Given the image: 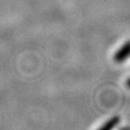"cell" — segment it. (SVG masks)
<instances>
[{
    "mask_svg": "<svg viewBox=\"0 0 130 130\" xmlns=\"http://www.w3.org/2000/svg\"><path fill=\"white\" fill-rule=\"evenodd\" d=\"M120 122V118L118 116H114L106 122L105 124L100 128V130H111L115 128Z\"/></svg>",
    "mask_w": 130,
    "mask_h": 130,
    "instance_id": "cell-2",
    "label": "cell"
},
{
    "mask_svg": "<svg viewBox=\"0 0 130 130\" xmlns=\"http://www.w3.org/2000/svg\"><path fill=\"white\" fill-rule=\"evenodd\" d=\"M129 53H130V44H129V42L127 41V42H126L115 53V54L113 56L114 61L118 63H121L123 61H125L126 60H127L128 56H129Z\"/></svg>",
    "mask_w": 130,
    "mask_h": 130,
    "instance_id": "cell-1",
    "label": "cell"
}]
</instances>
